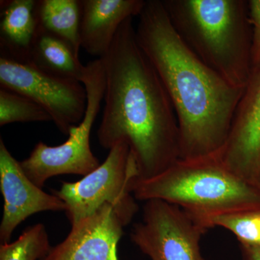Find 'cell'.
<instances>
[{
	"mask_svg": "<svg viewBox=\"0 0 260 260\" xmlns=\"http://www.w3.org/2000/svg\"><path fill=\"white\" fill-rule=\"evenodd\" d=\"M177 116L179 160L219 158L245 88L228 83L186 45L162 0H147L135 28Z\"/></svg>",
	"mask_w": 260,
	"mask_h": 260,
	"instance_id": "1",
	"label": "cell"
},
{
	"mask_svg": "<svg viewBox=\"0 0 260 260\" xmlns=\"http://www.w3.org/2000/svg\"><path fill=\"white\" fill-rule=\"evenodd\" d=\"M101 59L106 86L99 143L110 150L125 142L138 179L155 177L179 160V125L169 94L137 41L133 18L121 24Z\"/></svg>",
	"mask_w": 260,
	"mask_h": 260,
	"instance_id": "2",
	"label": "cell"
},
{
	"mask_svg": "<svg viewBox=\"0 0 260 260\" xmlns=\"http://www.w3.org/2000/svg\"><path fill=\"white\" fill-rule=\"evenodd\" d=\"M191 50L228 83L245 88L252 74V29L246 0H162Z\"/></svg>",
	"mask_w": 260,
	"mask_h": 260,
	"instance_id": "3",
	"label": "cell"
},
{
	"mask_svg": "<svg viewBox=\"0 0 260 260\" xmlns=\"http://www.w3.org/2000/svg\"><path fill=\"white\" fill-rule=\"evenodd\" d=\"M132 192L140 201L176 205L201 224L224 214L260 210V189L231 172L219 158L178 160L155 177L137 179Z\"/></svg>",
	"mask_w": 260,
	"mask_h": 260,
	"instance_id": "4",
	"label": "cell"
},
{
	"mask_svg": "<svg viewBox=\"0 0 260 260\" xmlns=\"http://www.w3.org/2000/svg\"><path fill=\"white\" fill-rule=\"evenodd\" d=\"M82 83L86 90L88 104L81 122L70 129L68 139L62 144L49 146L39 142L29 157L20 162L27 177L39 187L42 188L48 179L62 174L85 177L100 166L90 148V133L105 92L102 59L88 63Z\"/></svg>",
	"mask_w": 260,
	"mask_h": 260,
	"instance_id": "5",
	"label": "cell"
},
{
	"mask_svg": "<svg viewBox=\"0 0 260 260\" xmlns=\"http://www.w3.org/2000/svg\"><path fill=\"white\" fill-rule=\"evenodd\" d=\"M138 178L129 145L121 141L109 150L107 158L93 172L75 182L62 181L53 194L66 205L64 213L71 225L91 216L107 204L133 220L138 206L132 189Z\"/></svg>",
	"mask_w": 260,
	"mask_h": 260,
	"instance_id": "6",
	"label": "cell"
},
{
	"mask_svg": "<svg viewBox=\"0 0 260 260\" xmlns=\"http://www.w3.org/2000/svg\"><path fill=\"white\" fill-rule=\"evenodd\" d=\"M0 86L37 103L64 135L86 112L88 98L81 82L50 74L28 61L0 56Z\"/></svg>",
	"mask_w": 260,
	"mask_h": 260,
	"instance_id": "7",
	"label": "cell"
},
{
	"mask_svg": "<svg viewBox=\"0 0 260 260\" xmlns=\"http://www.w3.org/2000/svg\"><path fill=\"white\" fill-rule=\"evenodd\" d=\"M208 229L176 205L145 202L143 220L135 224L132 242L151 260H205L200 241Z\"/></svg>",
	"mask_w": 260,
	"mask_h": 260,
	"instance_id": "8",
	"label": "cell"
},
{
	"mask_svg": "<svg viewBox=\"0 0 260 260\" xmlns=\"http://www.w3.org/2000/svg\"><path fill=\"white\" fill-rule=\"evenodd\" d=\"M219 160L260 189V69L252 71Z\"/></svg>",
	"mask_w": 260,
	"mask_h": 260,
	"instance_id": "9",
	"label": "cell"
},
{
	"mask_svg": "<svg viewBox=\"0 0 260 260\" xmlns=\"http://www.w3.org/2000/svg\"><path fill=\"white\" fill-rule=\"evenodd\" d=\"M0 190L4 199L0 224L1 244L10 242L16 228L30 215L41 212L66 210V205L56 195L48 194L32 183L20 162L0 138Z\"/></svg>",
	"mask_w": 260,
	"mask_h": 260,
	"instance_id": "10",
	"label": "cell"
},
{
	"mask_svg": "<svg viewBox=\"0 0 260 260\" xmlns=\"http://www.w3.org/2000/svg\"><path fill=\"white\" fill-rule=\"evenodd\" d=\"M112 205L72 225L68 237L41 260H119L117 245L131 222Z\"/></svg>",
	"mask_w": 260,
	"mask_h": 260,
	"instance_id": "11",
	"label": "cell"
},
{
	"mask_svg": "<svg viewBox=\"0 0 260 260\" xmlns=\"http://www.w3.org/2000/svg\"><path fill=\"white\" fill-rule=\"evenodd\" d=\"M80 47L102 59L126 19L141 13L145 0H81Z\"/></svg>",
	"mask_w": 260,
	"mask_h": 260,
	"instance_id": "12",
	"label": "cell"
},
{
	"mask_svg": "<svg viewBox=\"0 0 260 260\" xmlns=\"http://www.w3.org/2000/svg\"><path fill=\"white\" fill-rule=\"evenodd\" d=\"M37 0L1 1L0 56L28 61L38 28Z\"/></svg>",
	"mask_w": 260,
	"mask_h": 260,
	"instance_id": "13",
	"label": "cell"
},
{
	"mask_svg": "<svg viewBox=\"0 0 260 260\" xmlns=\"http://www.w3.org/2000/svg\"><path fill=\"white\" fill-rule=\"evenodd\" d=\"M29 62L50 74L81 82L86 66L71 45L38 25L29 53Z\"/></svg>",
	"mask_w": 260,
	"mask_h": 260,
	"instance_id": "14",
	"label": "cell"
},
{
	"mask_svg": "<svg viewBox=\"0 0 260 260\" xmlns=\"http://www.w3.org/2000/svg\"><path fill=\"white\" fill-rule=\"evenodd\" d=\"M38 25L69 43L79 54L81 0H37Z\"/></svg>",
	"mask_w": 260,
	"mask_h": 260,
	"instance_id": "15",
	"label": "cell"
},
{
	"mask_svg": "<svg viewBox=\"0 0 260 260\" xmlns=\"http://www.w3.org/2000/svg\"><path fill=\"white\" fill-rule=\"evenodd\" d=\"M51 246L45 225L37 223L26 228L13 242L0 246V260H41Z\"/></svg>",
	"mask_w": 260,
	"mask_h": 260,
	"instance_id": "16",
	"label": "cell"
},
{
	"mask_svg": "<svg viewBox=\"0 0 260 260\" xmlns=\"http://www.w3.org/2000/svg\"><path fill=\"white\" fill-rule=\"evenodd\" d=\"M51 121L50 115L31 99L0 88V126L13 122Z\"/></svg>",
	"mask_w": 260,
	"mask_h": 260,
	"instance_id": "17",
	"label": "cell"
},
{
	"mask_svg": "<svg viewBox=\"0 0 260 260\" xmlns=\"http://www.w3.org/2000/svg\"><path fill=\"white\" fill-rule=\"evenodd\" d=\"M202 224L208 229L218 226L230 231L240 244L260 245V210L224 214Z\"/></svg>",
	"mask_w": 260,
	"mask_h": 260,
	"instance_id": "18",
	"label": "cell"
},
{
	"mask_svg": "<svg viewBox=\"0 0 260 260\" xmlns=\"http://www.w3.org/2000/svg\"><path fill=\"white\" fill-rule=\"evenodd\" d=\"M249 22L252 29L251 63L252 71L260 69V0H249Z\"/></svg>",
	"mask_w": 260,
	"mask_h": 260,
	"instance_id": "19",
	"label": "cell"
},
{
	"mask_svg": "<svg viewBox=\"0 0 260 260\" xmlns=\"http://www.w3.org/2000/svg\"><path fill=\"white\" fill-rule=\"evenodd\" d=\"M244 260H260V245L240 244Z\"/></svg>",
	"mask_w": 260,
	"mask_h": 260,
	"instance_id": "20",
	"label": "cell"
}]
</instances>
